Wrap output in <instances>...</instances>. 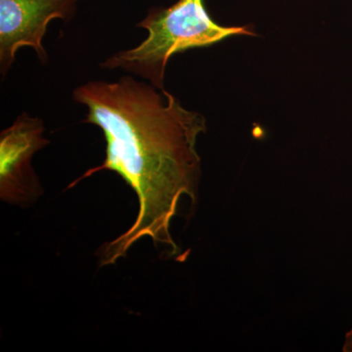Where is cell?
<instances>
[{"label": "cell", "instance_id": "1", "mask_svg": "<svg viewBox=\"0 0 352 352\" xmlns=\"http://www.w3.org/2000/svg\"><path fill=\"white\" fill-rule=\"evenodd\" d=\"M87 108L83 122L103 132L106 157L78 182L102 170L119 175L138 196V214L129 230L101 248L100 265L126 258L132 245L149 237L170 254L178 252L171 220L182 197L196 200L201 175L197 140L207 131L201 113L187 110L166 89L126 75L116 82L90 80L74 89Z\"/></svg>", "mask_w": 352, "mask_h": 352}, {"label": "cell", "instance_id": "2", "mask_svg": "<svg viewBox=\"0 0 352 352\" xmlns=\"http://www.w3.org/2000/svg\"><path fill=\"white\" fill-rule=\"evenodd\" d=\"M136 27L147 38L135 47L120 50L100 64L122 69L164 89L170 58L177 53L208 47L234 36H254L247 27H224L208 15L204 0H178L170 7H153Z\"/></svg>", "mask_w": 352, "mask_h": 352}, {"label": "cell", "instance_id": "3", "mask_svg": "<svg viewBox=\"0 0 352 352\" xmlns=\"http://www.w3.org/2000/svg\"><path fill=\"white\" fill-rule=\"evenodd\" d=\"M80 0H0V74L4 78L23 47H31L47 63L43 39L53 20L69 22Z\"/></svg>", "mask_w": 352, "mask_h": 352}, {"label": "cell", "instance_id": "4", "mask_svg": "<svg viewBox=\"0 0 352 352\" xmlns=\"http://www.w3.org/2000/svg\"><path fill=\"white\" fill-rule=\"evenodd\" d=\"M43 120L22 113L0 134V198L11 205L25 206L43 195L32 161L50 144Z\"/></svg>", "mask_w": 352, "mask_h": 352}, {"label": "cell", "instance_id": "5", "mask_svg": "<svg viewBox=\"0 0 352 352\" xmlns=\"http://www.w3.org/2000/svg\"><path fill=\"white\" fill-rule=\"evenodd\" d=\"M342 351L344 352H352V329L346 333V342H344Z\"/></svg>", "mask_w": 352, "mask_h": 352}]
</instances>
